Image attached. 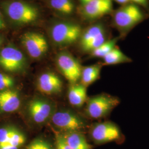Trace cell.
<instances>
[{
    "instance_id": "6da1fadb",
    "label": "cell",
    "mask_w": 149,
    "mask_h": 149,
    "mask_svg": "<svg viewBox=\"0 0 149 149\" xmlns=\"http://www.w3.org/2000/svg\"><path fill=\"white\" fill-rule=\"evenodd\" d=\"M4 10L11 21L18 24H27L36 21L39 11L36 7L25 2L13 1L6 2Z\"/></svg>"
},
{
    "instance_id": "7a4b0ae2",
    "label": "cell",
    "mask_w": 149,
    "mask_h": 149,
    "mask_svg": "<svg viewBox=\"0 0 149 149\" xmlns=\"http://www.w3.org/2000/svg\"><path fill=\"white\" fill-rule=\"evenodd\" d=\"M91 140L97 145L111 142L122 143L124 137L116 124L110 122L100 123L94 125L91 129Z\"/></svg>"
},
{
    "instance_id": "3957f363",
    "label": "cell",
    "mask_w": 149,
    "mask_h": 149,
    "mask_svg": "<svg viewBox=\"0 0 149 149\" xmlns=\"http://www.w3.org/2000/svg\"><path fill=\"white\" fill-rule=\"evenodd\" d=\"M119 103V99L108 95L94 96L87 101L86 113L91 118L98 119L108 115Z\"/></svg>"
},
{
    "instance_id": "277c9868",
    "label": "cell",
    "mask_w": 149,
    "mask_h": 149,
    "mask_svg": "<svg viewBox=\"0 0 149 149\" xmlns=\"http://www.w3.org/2000/svg\"><path fill=\"white\" fill-rule=\"evenodd\" d=\"M27 66V60L21 50L8 46L0 51V66L10 72H20Z\"/></svg>"
},
{
    "instance_id": "5b68a950",
    "label": "cell",
    "mask_w": 149,
    "mask_h": 149,
    "mask_svg": "<svg viewBox=\"0 0 149 149\" xmlns=\"http://www.w3.org/2000/svg\"><path fill=\"white\" fill-rule=\"evenodd\" d=\"M81 34L80 26L70 22L58 23L54 26L51 31L53 40L59 45H66L74 43L80 38Z\"/></svg>"
},
{
    "instance_id": "8992f818",
    "label": "cell",
    "mask_w": 149,
    "mask_h": 149,
    "mask_svg": "<svg viewBox=\"0 0 149 149\" xmlns=\"http://www.w3.org/2000/svg\"><path fill=\"white\" fill-rule=\"evenodd\" d=\"M144 16L138 6L127 4L119 8L114 15V22L119 28L128 30L142 21Z\"/></svg>"
},
{
    "instance_id": "52a82bcc",
    "label": "cell",
    "mask_w": 149,
    "mask_h": 149,
    "mask_svg": "<svg viewBox=\"0 0 149 149\" xmlns=\"http://www.w3.org/2000/svg\"><path fill=\"white\" fill-rule=\"evenodd\" d=\"M21 42L27 53L33 59H40L48 52V42L42 34L26 33L22 36Z\"/></svg>"
},
{
    "instance_id": "ba28073f",
    "label": "cell",
    "mask_w": 149,
    "mask_h": 149,
    "mask_svg": "<svg viewBox=\"0 0 149 149\" xmlns=\"http://www.w3.org/2000/svg\"><path fill=\"white\" fill-rule=\"evenodd\" d=\"M56 63L61 72L72 84L81 78L82 69L79 61L68 52H61L56 58Z\"/></svg>"
},
{
    "instance_id": "9c48e42d",
    "label": "cell",
    "mask_w": 149,
    "mask_h": 149,
    "mask_svg": "<svg viewBox=\"0 0 149 149\" xmlns=\"http://www.w3.org/2000/svg\"><path fill=\"white\" fill-rule=\"evenodd\" d=\"M52 121L54 126L67 133L79 132L85 128V125L82 119L79 116L66 111L54 113L52 116Z\"/></svg>"
},
{
    "instance_id": "30bf717a",
    "label": "cell",
    "mask_w": 149,
    "mask_h": 149,
    "mask_svg": "<svg viewBox=\"0 0 149 149\" xmlns=\"http://www.w3.org/2000/svg\"><path fill=\"white\" fill-rule=\"evenodd\" d=\"M27 111L32 120L38 124L45 122L54 113L51 104L41 98L33 99L29 102L27 106Z\"/></svg>"
},
{
    "instance_id": "8fae6325",
    "label": "cell",
    "mask_w": 149,
    "mask_h": 149,
    "mask_svg": "<svg viewBox=\"0 0 149 149\" xmlns=\"http://www.w3.org/2000/svg\"><path fill=\"white\" fill-rule=\"evenodd\" d=\"M38 89L45 95L60 93L63 88V82L58 75L48 72L40 76L38 80Z\"/></svg>"
},
{
    "instance_id": "7c38bea8",
    "label": "cell",
    "mask_w": 149,
    "mask_h": 149,
    "mask_svg": "<svg viewBox=\"0 0 149 149\" xmlns=\"http://www.w3.org/2000/svg\"><path fill=\"white\" fill-rule=\"evenodd\" d=\"M112 7V0H91L84 5L83 13L87 18L96 19L109 13Z\"/></svg>"
},
{
    "instance_id": "4fadbf2b",
    "label": "cell",
    "mask_w": 149,
    "mask_h": 149,
    "mask_svg": "<svg viewBox=\"0 0 149 149\" xmlns=\"http://www.w3.org/2000/svg\"><path fill=\"white\" fill-rule=\"evenodd\" d=\"M21 98L16 91L11 89L0 91V111L4 113L15 112L21 105Z\"/></svg>"
},
{
    "instance_id": "5bb4252c",
    "label": "cell",
    "mask_w": 149,
    "mask_h": 149,
    "mask_svg": "<svg viewBox=\"0 0 149 149\" xmlns=\"http://www.w3.org/2000/svg\"><path fill=\"white\" fill-rule=\"evenodd\" d=\"M68 98L71 105L81 107L87 100L86 87L82 84H72L68 91Z\"/></svg>"
},
{
    "instance_id": "9a60e30c",
    "label": "cell",
    "mask_w": 149,
    "mask_h": 149,
    "mask_svg": "<svg viewBox=\"0 0 149 149\" xmlns=\"http://www.w3.org/2000/svg\"><path fill=\"white\" fill-rule=\"evenodd\" d=\"M67 143L72 149H91L85 136L79 132H69L63 135Z\"/></svg>"
},
{
    "instance_id": "2e32d148",
    "label": "cell",
    "mask_w": 149,
    "mask_h": 149,
    "mask_svg": "<svg viewBox=\"0 0 149 149\" xmlns=\"http://www.w3.org/2000/svg\"><path fill=\"white\" fill-rule=\"evenodd\" d=\"M101 66L100 65H93L85 67L82 69L81 76V84L86 87L95 82L100 77Z\"/></svg>"
},
{
    "instance_id": "e0dca14e",
    "label": "cell",
    "mask_w": 149,
    "mask_h": 149,
    "mask_svg": "<svg viewBox=\"0 0 149 149\" xmlns=\"http://www.w3.org/2000/svg\"><path fill=\"white\" fill-rule=\"evenodd\" d=\"M104 33H105L104 29L103 26L100 24H95L89 27L81 36L80 40L81 47H83L87 44L92 42L96 38Z\"/></svg>"
},
{
    "instance_id": "ac0fdd59",
    "label": "cell",
    "mask_w": 149,
    "mask_h": 149,
    "mask_svg": "<svg viewBox=\"0 0 149 149\" xmlns=\"http://www.w3.org/2000/svg\"><path fill=\"white\" fill-rule=\"evenodd\" d=\"M104 64L106 65H116V64L127 63L132 61V60L122 52L114 48L109 53L103 58Z\"/></svg>"
},
{
    "instance_id": "d6986e66",
    "label": "cell",
    "mask_w": 149,
    "mask_h": 149,
    "mask_svg": "<svg viewBox=\"0 0 149 149\" xmlns=\"http://www.w3.org/2000/svg\"><path fill=\"white\" fill-rule=\"evenodd\" d=\"M50 5L56 11L69 15L73 13L74 6L71 0H50Z\"/></svg>"
},
{
    "instance_id": "ffe728a7",
    "label": "cell",
    "mask_w": 149,
    "mask_h": 149,
    "mask_svg": "<svg viewBox=\"0 0 149 149\" xmlns=\"http://www.w3.org/2000/svg\"><path fill=\"white\" fill-rule=\"evenodd\" d=\"M118 39L115 38L111 40L105 41L99 47L93 50L92 55L96 58H104L107 54L116 48V45Z\"/></svg>"
},
{
    "instance_id": "44dd1931",
    "label": "cell",
    "mask_w": 149,
    "mask_h": 149,
    "mask_svg": "<svg viewBox=\"0 0 149 149\" xmlns=\"http://www.w3.org/2000/svg\"><path fill=\"white\" fill-rule=\"evenodd\" d=\"M25 149H54L53 146L44 139H35L28 144Z\"/></svg>"
},
{
    "instance_id": "7402d4cb",
    "label": "cell",
    "mask_w": 149,
    "mask_h": 149,
    "mask_svg": "<svg viewBox=\"0 0 149 149\" xmlns=\"http://www.w3.org/2000/svg\"><path fill=\"white\" fill-rule=\"evenodd\" d=\"M25 141L26 137L24 135L17 129L15 133L11 136L10 139L9 140L7 144H10L13 146L20 148L24 144Z\"/></svg>"
},
{
    "instance_id": "603a6c76",
    "label": "cell",
    "mask_w": 149,
    "mask_h": 149,
    "mask_svg": "<svg viewBox=\"0 0 149 149\" xmlns=\"http://www.w3.org/2000/svg\"><path fill=\"white\" fill-rule=\"evenodd\" d=\"M16 129L13 127L0 128V144H7Z\"/></svg>"
},
{
    "instance_id": "cb8c5ba5",
    "label": "cell",
    "mask_w": 149,
    "mask_h": 149,
    "mask_svg": "<svg viewBox=\"0 0 149 149\" xmlns=\"http://www.w3.org/2000/svg\"><path fill=\"white\" fill-rule=\"evenodd\" d=\"M13 79L7 74L0 73V91L10 89L14 85Z\"/></svg>"
},
{
    "instance_id": "d4e9b609",
    "label": "cell",
    "mask_w": 149,
    "mask_h": 149,
    "mask_svg": "<svg viewBox=\"0 0 149 149\" xmlns=\"http://www.w3.org/2000/svg\"><path fill=\"white\" fill-rule=\"evenodd\" d=\"M56 149H72L64 138L63 134H57L55 136Z\"/></svg>"
},
{
    "instance_id": "484cf974",
    "label": "cell",
    "mask_w": 149,
    "mask_h": 149,
    "mask_svg": "<svg viewBox=\"0 0 149 149\" xmlns=\"http://www.w3.org/2000/svg\"><path fill=\"white\" fill-rule=\"evenodd\" d=\"M19 148L12 146L8 144H0V149H19Z\"/></svg>"
},
{
    "instance_id": "4316f807",
    "label": "cell",
    "mask_w": 149,
    "mask_h": 149,
    "mask_svg": "<svg viewBox=\"0 0 149 149\" xmlns=\"http://www.w3.org/2000/svg\"><path fill=\"white\" fill-rule=\"evenodd\" d=\"M130 1L144 7H147L148 6V0H130Z\"/></svg>"
},
{
    "instance_id": "83f0119b",
    "label": "cell",
    "mask_w": 149,
    "mask_h": 149,
    "mask_svg": "<svg viewBox=\"0 0 149 149\" xmlns=\"http://www.w3.org/2000/svg\"><path fill=\"white\" fill-rule=\"evenodd\" d=\"M5 27V24L4 21L2 18L1 13H0V29H3Z\"/></svg>"
},
{
    "instance_id": "f1b7e54d",
    "label": "cell",
    "mask_w": 149,
    "mask_h": 149,
    "mask_svg": "<svg viewBox=\"0 0 149 149\" xmlns=\"http://www.w3.org/2000/svg\"><path fill=\"white\" fill-rule=\"evenodd\" d=\"M114 1L120 4H126L129 1H130V0H114Z\"/></svg>"
},
{
    "instance_id": "f546056e",
    "label": "cell",
    "mask_w": 149,
    "mask_h": 149,
    "mask_svg": "<svg viewBox=\"0 0 149 149\" xmlns=\"http://www.w3.org/2000/svg\"><path fill=\"white\" fill-rule=\"evenodd\" d=\"M91 0H81V1L85 5V4H86V3H88L89 2H90Z\"/></svg>"
},
{
    "instance_id": "4dcf8cb0",
    "label": "cell",
    "mask_w": 149,
    "mask_h": 149,
    "mask_svg": "<svg viewBox=\"0 0 149 149\" xmlns=\"http://www.w3.org/2000/svg\"><path fill=\"white\" fill-rule=\"evenodd\" d=\"M1 43H2V39L0 38V45H1Z\"/></svg>"
}]
</instances>
